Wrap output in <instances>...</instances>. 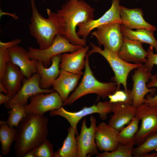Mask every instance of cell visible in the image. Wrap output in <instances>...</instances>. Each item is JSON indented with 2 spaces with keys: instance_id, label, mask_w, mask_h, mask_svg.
Listing matches in <instances>:
<instances>
[{
  "instance_id": "44dd1931",
  "label": "cell",
  "mask_w": 157,
  "mask_h": 157,
  "mask_svg": "<svg viewBox=\"0 0 157 157\" xmlns=\"http://www.w3.org/2000/svg\"><path fill=\"white\" fill-rule=\"evenodd\" d=\"M24 77L18 66L9 61H7L4 73L0 82L6 87L11 99L21 89Z\"/></svg>"
},
{
  "instance_id": "4316f807",
  "label": "cell",
  "mask_w": 157,
  "mask_h": 157,
  "mask_svg": "<svg viewBox=\"0 0 157 157\" xmlns=\"http://www.w3.org/2000/svg\"><path fill=\"white\" fill-rule=\"evenodd\" d=\"M140 121L139 119L135 116L127 126L119 131L118 135L119 144L124 145L133 143L135 144V137L139 129Z\"/></svg>"
},
{
  "instance_id": "e0dca14e",
  "label": "cell",
  "mask_w": 157,
  "mask_h": 157,
  "mask_svg": "<svg viewBox=\"0 0 157 157\" xmlns=\"http://www.w3.org/2000/svg\"><path fill=\"white\" fill-rule=\"evenodd\" d=\"M8 60L18 66L24 77L31 78L38 72L36 66L37 60L30 59L28 56V51L18 45L8 49Z\"/></svg>"
},
{
  "instance_id": "277c9868",
  "label": "cell",
  "mask_w": 157,
  "mask_h": 157,
  "mask_svg": "<svg viewBox=\"0 0 157 157\" xmlns=\"http://www.w3.org/2000/svg\"><path fill=\"white\" fill-rule=\"evenodd\" d=\"M32 15L29 25L31 35L35 39L40 49H45L52 44L57 34L56 28L51 19L45 18L38 11L34 0L31 1Z\"/></svg>"
},
{
  "instance_id": "7402d4cb",
  "label": "cell",
  "mask_w": 157,
  "mask_h": 157,
  "mask_svg": "<svg viewBox=\"0 0 157 157\" xmlns=\"http://www.w3.org/2000/svg\"><path fill=\"white\" fill-rule=\"evenodd\" d=\"M61 55L60 54L53 56L51 58V65L48 67H44L42 61H37L36 66L37 72L40 76V86L41 88L49 89L58 76L60 71L59 65Z\"/></svg>"
},
{
  "instance_id": "2e32d148",
  "label": "cell",
  "mask_w": 157,
  "mask_h": 157,
  "mask_svg": "<svg viewBox=\"0 0 157 157\" xmlns=\"http://www.w3.org/2000/svg\"><path fill=\"white\" fill-rule=\"evenodd\" d=\"M119 131L104 122L97 126L95 138L97 148L101 151H112L117 148L119 143L118 135Z\"/></svg>"
},
{
  "instance_id": "ffe728a7",
  "label": "cell",
  "mask_w": 157,
  "mask_h": 157,
  "mask_svg": "<svg viewBox=\"0 0 157 157\" xmlns=\"http://www.w3.org/2000/svg\"><path fill=\"white\" fill-rule=\"evenodd\" d=\"M89 48V46H86L82 47L74 52L65 53L62 54L59 65L60 69L82 75V70L85 66V57Z\"/></svg>"
},
{
  "instance_id": "ba28073f",
  "label": "cell",
  "mask_w": 157,
  "mask_h": 157,
  "mask_svg": "<svg viewBox=\"0 0 157 157\" xmlns=\"http://www.w3.org/2000/svg\"><path fill=\"white\" fill-rule=\"evenodd\" d=\"M119 23H111L100 26L91 33L96 39L99 45L117 54L123 42V35Z\"/></svg>"
},
{
  "instance_id": "9a60e30c",
  "label": "cell",
  "mask_w": 157,
  "mask_h": 157,
  "mask_svg": "<svg viewBox=\"0 0 157 157\" xmlns=\"http://www.w3.org/2000/svg\"><path fill=\"white\" fill-rule=\"evenodd\" d=\"M117 54L128 63L143 64L147 61V51L144 49L141 42L123 36L122 44Z\"/></svg>"
},
{
  "instance_id": "6da1fadb",
  "label": "cell",
  "mask_w": 157,
  "mask_h": 157,
  "mask_svg": "<svg viewBox=\"0 0 157 157\" xmlns=\"http://www.w3.org/2000/svg\"><path fill=\"white\" fill-rule=\"evenodd\" d=\"M95 9L83 0H68L56 13L47 9V14L53 22L57 34L65 38L74 45L84 47L86 39L77 35L76 29L80 23L94 19Z\"/></svg>"
},
{
  "instance_id": "f1b7e54d",
  "label": "cell",
  "mask_w": 157,
  "mask_h": 157,
  "mask_svg": "<svg viewBox=\"0 0 157 157\" xmlns=\"http://www.w3.org/2000/svg\"><path fill=\"white\" fill-rule=\"evenodd\" d=\"M8 116L6 121L11 127L17 128L22 119L28 114L24 106L16 105L8 112Z\"/></svg>"
},
{
  "instance_id": "8fae6325",
  "label": "cell",
  "mask_w": 157,
  "mask_h": 157,
  "mask_svg": "<svg viewBox=\"0 0 157 157\" xmlns=\"http://www.w3.org/2000/svg\"><path fill=\"white\" fill-rule=\"evenodd\" d=\"M40 75L38 72L30 78H24L21 89L9 102L5 104V107L10 109L16 105L25 106L27 104L28 99L35 94H48L54 91L53 89L41 88L40 86Z\"/></svg>"
},
{
  "instance_id": "7c38bea8",
  "label": "cell",
  "mask_w": 157,
  "mask_h": 157,
  "mask_svg": "<svg viewBox=\"0 0 157 157\" xmlns=\"http://www.w3.org/2000/svg\"><path fill=\"white\" fill-rule=\"evenodd\" d=\"M30 102L24 106L27 114L44 115L46 112L59 108L63 102L56 92L35 94L30 98Z\"/></svg>"
},
{
  "instance_id": "e575fe53",
  "label": "cell",
  "mask_w": 157,
  "mask_h": 157,
  "mask_svg": "<svg viewBox=\"0 0 157 157\" xmlns=\"http://www.w3.org/2000/svg\"><path fill=\"white\" fill-rule=\"evenodd\" d=\"M8 60V49L0 48V81L3 76Z\"/></svg>"
},
{
  "instance_id": "f35d334b",
  "label": "cell",
  "mask_w": 157,
  "mask_h": 157,
  "mask_svg": "<svg viewBox=\"0 0 157 157\" xmlns=\"http://www.w3.org/2000/svg\"><path fill=\"white\" fill-rule=\"evenodd\" d=\"M144 157H157V152H154L151 154L148 153Z\"/></svg>"
},
{
  "instance_id": "5bb4252c",
  "label": "cell",
  "mask_w": 157,
  "mask_h": 157,
  "mask_svg": "<svg viewBox=\"0 0 157 157\" xmlns=\"http://www.w3.org/2000/svg\"><path fill=\"white\" fill-rule=\"evenodd\" d=\"M120 0H112L110 8L101 17L78 25L77 35L86 39L90 33L93 29L101 25L111 23H119L122 24L120 15Z\"/></svg>"
},
{
  "instance_id": "d6a6232c",
  "label": "cell",
  "mask_w": 157,
  "mask_h": 157,
  "mask_svg": "<svg viewBox=\"0 0 157 157\" xmlns=\"http://www.w3.org/2000/svg\"><path fill=\"white\" fill-rule=\"evenodd\" d=\"M147 86L149 88H157V74L152 75L149 81L147 84ZM144 103L151 106H157V93L153 96H148L147 98H145Z\"/></svg>"
},
{
  "instance_id": "d4e9b609",
  "label": "cell",
  "mask_w": 157,
  "mask_h": 157,
  "mask_svg": "<svg viewBox=\"0 0 157 157\" xmlns=\"http://www.w3.org/2000/svg\"><path fill=\"white\" fill-rule=\"evenodd\" d=\"M62 146L55 152V157H78V146L75 135L78 132L70 126Z\"/></svg>"
},
{
  "instance_id": "4fadbf2b",
  "label": "cell",
  "mask_w": 157,
  "mask_h": 157,
  "mask_svg": "<svg viewBox=\"0 0 157 157\" xmlns=\"http://www.w3.org/2000/svg\"><path fill=\"white\" fill-rule=\"evenodd\" d=\"M90 119V126L87 127L86 119L84 118L82 122L80 134L77 135L78 157L96 156L99 153L95 138L96 119L93 115H91Z\"/></svg>"
},
{
  "instance_id": "3957f363",
  "label": "cell",
  "mask_w": 157,
  "mask_h": 157,
  "mask_svg": "<svg viewBox=\"0 0 157 157\" xmlns=\"http://www.w3.org/2000/svg\"><path fill=\"white\" fill-rule=\"evenodd\" d=\"M85 61V69L81 82L63 102V106L71 105L80 98L90 94H95L103 98H106L117 90V85L115 82L104 83L96 79L90 67L87 54Z\"/></svg>"
},
{
  "instance_id": "f546056e",
  "label": "cell",
  "mask_w": 157,
  "mask_h": 157,
  "mask_svg": "<svg viewBox=\"0 0 157 157\" xmlns=\"http://www.w3.org/2000/svg\"><path fill=\"white\" fill-rule=\"evenodd\" d=\"M134 143L124 145L119 144L117 148L112 151H104L99 153L96 156L97 157H132V151Z\"/></svg>"
},
{
  "instance_id": "d590c367",
  "label": "cell",
  "mask_w": 157,
  "mask_h": 157,
  "mask_svg": "<svg viewBox=\"0 0 157 157\" xmlns=\"http://www.w3.org/2000/svg\"><path fill=\"white\" fill-rule=\"evenodd\" d=\"M22 42L21 40L19 38H15L10 41L4 42H0V48H4L7 49L16 45H18Z\"/></svg>"
},
{
  "instance_id": "836d02e7",
  "label": "cell",
  "mask_w": 157,
  "mask_h": 157,
  "mask_svg": "<svg viewBox=\"0 0 157 157\" xmlns=\"http://www.w3.org/2000/svg\"><path fill=\"white\" fill-rule=\"evenodd\" d=\"M154 47L150 45L147 50V60L144 65L149 71L151 72L154 65L157 66V53H154Z\"/></svg>"
},
{
  "instance_id": "52a82bcc",
  "label": "cell",
  "mask_w": 157,
  "mask_h": 157,
  "mask_svg": "<svg viewBox=\"0 0 157 157\" xmlns=\"http://www.w3.org/2000/svg\"><path fill=\"white\" fill-rule=\"evenodd\" d=\"M112 104L109 101L99 102L90 107L84 106L79 111L70 112L66 110L62 106L58 109L49 111L51 116H59L65 118L71 126L77 131V126L80 120L84 117L93 113H97L102 120L107 119L108 115L112 111Z\"/></svg>"
},
{
  "instance_id": "5b68a950",
  "label": "cell",
  "mask_w": 157,
  "mask_h": 157,
  "mask_svg": "<svg viewBox=\"0 0 157 157\" xmlns=\"http://www.w3.org/2000/svg\"><path fill=\"white\" fill-rule=\"evenodd\" d=\"M90 45L91 49L88 54V56L94 53H97L102 56L108 61L114 73V79L117 85V90H119L120 85H122L125 91L128 92L127 81L129 74L142 64L128 63L121 59L117 54L105 48L102 49L92 42H90Z\"/></svg>"
},
{
  "instance_id": "4dcf8cb0",
  "label": "cell",
  "mask_w": 157,
  "mask_h": 157,
  "mask_svg": "<svg viewBox=\"0 0 157 157\" xmlns=\"http://www.w3.org/2000/svg\"><path fill=\"white\" fill-rule=\"evenodd\" d=\"M31 151L34 157H55L53 145L47 138L38 147Z\"/></svg>"
},
{
  "instance_id": "8992f818",
  "label": "cell",
  "mask_w": 157,
  "mask_h": 157,
  "mask_svg": "<svg viewBox=\"0 0 157 157\" xmlns=\"http://www.w3.org/2000/svg\"><path fill=\"white\" fill-rule=\"evenodd\" d=\"M82 47L72 44L64 37L57 34L51 45L45 49L29 47L28 56L30 59L42 61L44 66L48 67L53 56L62 53L73 52Z\"/></svg>"
},
{
  "instance_id": "603a6c76",
  "label": "cell",
  "mask_w": 157,
  "mask_h": 157,
  "mask_svg": "<svg viewBox=\"0 0 157 157\" xmlns=\"http://www.w3.org/2000/svg\"><path fill=\"white\" fill-rule=\"evenodd\" d=\"M81 76L60 69L58 76L54 81L52 86L53 89L59 94L63 102L77 85Z\"/></svg>"
},
{
  "instance_id": "484cf974",
  "label": "cell",
  "mask_w": 157,
  "mask_h": 157,
  "mask_svg": "<svg viewBox=\"0 0 157 157\" xmlns=\"http://www.w3.org/2000/svg\"><path fill=\"white\" fill-rule=\"evenodd\" d=\"M17 132L16 128L10 127L6 121H0V141L1 152L4 156L9 153L12 143L15 141Z\"/></svg>"
},
{
  "instance_id": "7a4b0ae2",
  "label": "cell",
  "mask_w": 157,
  "mask_h": 157,
  "mask_svg": "<svg viewBox=\"0 0 157 157\" xmlns=\"http://www.w3.org/2000/svg\"><path fill=\"white\" fill-rule=\"evenodd\" d=\"M48 122L44 115L33 114H28L22 119L16 128L14 149L17 157H23L47 138Z\"/></svg>"
},
{
  "instance_id": "1f68e13d",
  "label": "cell",
  "mask_w": 157,
  "mask_h": 157,
  "mask_svg": "<svg viewBox=\"0 0 157 157\" xmlns=\"http://www.w3.org/2000/svg\"><path fill=\"white\" fill-rule=\"evenodd\" d=\"M130 92V90H128V92H126L125 90H116L108 96L109 101L111 103H124L132 105Z\"/></svg>"
},
{
  "instance_id": "8d00e7d4",
  "label": "cell",
  "mask_w": 157,
  "mask_h": 157,
  "mask_svg": "<svg viewBox=\"0 0 157 157\" xmlns=\"http://www.w3.org/2000/svg\"><path fill=\"white\" fill-rule=\"evenodd\" d=\"M11 99L7 94H4L2 92L0 93V104H6L9 102Z\"/></svg>"
},
{
  "instance_id": "d6986e66",
  "label": "cell",
  "mask_w": 157,
  "mask_h": 157,
  "mask_svg": "<svg viewBox=\"0 0 157 157\" xmlns=\"http://www.w3.org/2000/svg\"><path fill=\"white\" fill-rule=\"evenodd\" d=\"M112 104V111L113 114L109 120L108 124L120 131L136 116L137 108L127 103Z\"/></svg>"
},
{
  "instance_id": "9c48e42d",
  "label": "cell",
  "mask_w": 157,
  "mask_h": 157,
  "mask_svg": "<svg viewBox=\"0 0 157 157\" xmlns=\"http://www.w3.org/2000/svg\"><path fill=\"white\" fill-rule=\"evenodd\" d=\"M143 64L135 70L132 76L133 87L130 90V94L132 101V105L137 108L144 103L145 95L149 93L152 95L156 94V88H149L147 86L152 75Z\"/></svg>"
},
{
  "instance_id": "cb8c5ba5",
  "label": "cell",
  "mask_w": 157,
  "mask_h": 157,
  "mask_svg": "<svg viewBox=\"0 0 157 157\" xmlns=\"http://www.w3.org/2000/svg\"><path fill=\"white\" fill-rule=\"evenodd\" d=\"M121 31L123 36H126L130 39L149 44L154 48L155 51L157 52V40L154 37V31L143 29L133 31L122 24Z\"/></svg>"
},
{
  "instance_id": "83f0119b",
  "label": "cell",
  "mask_w": 157,
  "mask_h": 157,
  "mask_svg": "<svg viewBox=\"0 0 157 157\" xmlns=\"http://www.w3.org/2000/svg\"><path fill=\"white\" fill-rule=\"evenodd\" d=\"M153 151H157V132L150 134L140 144L133 148L132 155L134 157H144Z\"/></svg>"
},
{
  "instance_id": "74e56055",
  "label": "cell",
  "mask_w": 157,
  "mask_h": 157,
  "mask_svg": "<svg viewBox=\"0 0 157 157\" xmlns=\"http://www.w3.org/2000/svg\"><path fill=\"white\" fill-rule=\"evenodd\" d=\"M0 92L6 94H8V92L7 89L1 82H0Z\"/></svg>"
},
{
  "instance_id": "30bf717a",
  "label": "cell",
  "mask_w": 157,
  "mask_h": 157,
  "mask_svg": "<svg viewBox=\"0 0 157 157\" xmlns=\"http://www.w3.org/2000/svg\"><path fill=\"white\" fill-rule=\"evenodd\" d=\"M136 116L141 121L134 139L135 145L138 146L150 134L157 132V106L144 103L137 108Z\"/></svg>"
},
{
  "instance_id": "ac0fdd59",
  "label": "cell",
  "mask_w": 157,
  "mask_h": 157,
  "mask_svg": "<svg viewBox=\"0 0 157 157\" xmlns=\"http://www.w3.org/2000/svg\"><path fill=\"white\" fill-rule=\"evenodd\" d=\"M119 13L122 24L129 29H143L154 32L156 30V26L145 20L141 8L130 9L120 5Z\"/></svg>"
},
{
  "instance_id": "ab89813d",
  "label": "cell",
  "mask_w": 157,
  "mask_h": 157,
  "mask_svg": "<svg viewBox=\"0 0 157 157\" xmlns=\"http://www.w3.org/2000/svg\"><path fill=\"white\" fill-rule=\"evenodd\" d=\"M94 1H98V0H93Z\"/></svg>"
}]
</instances>
